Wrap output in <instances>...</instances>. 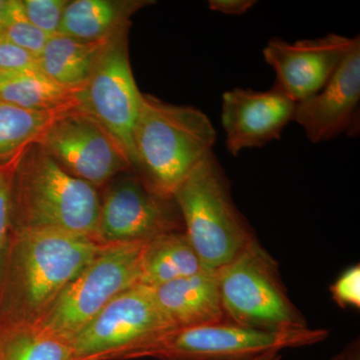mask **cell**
Listing matches in <instances>:
<instances>
[{
	"label": "cell",
	"instance_id": "obj_1",
	"mask_svg": "<svg viewBox=\"0 0 360 360\" xmlns=\"http://www.w3.org/2000/svg\"><path fill=\"white\" fill-rule=\"evenodd\" d=\"M104 246L70 232L11 231L0 262V328L37 324Z\"/></svg>",
	"mask_w": 360,
	"mask_h": 360
},
{
	"label": "cell",
	"instance_id": "obj_2",
	"mask_svg": "<svg viewBox=\"0 0 360 360\" xmlns=\"http://www.w3.org/2000/svg\"><path fill=\"white\" fill-rule=\"evenodd\" d=\"M101 198L37 142L23 149L11 182V231H56L94 238Z\"/></svg>",
	"mask_w": 360,
	"mask_h": 360
},
{
	"label": "cell",
	"instance_id": "obj_3",
	"mask_svg": "<svg viewBox=\"0 0 360 360\" xmlns=\"http://www.w3.org/2000/svg\"><path fill=\"white\" fill-rule=\"evenodd\" d=\"M217 130L193 106L174 105L142 94L135 124V172L151 191L174 198V191L212 153Z\"/></svg>",
	"mask_w": 360,
	"mask_h": 360
},
{
	"label": "cell",
	"instance_id": "obj_4",
	"mask_svg": "<svg viewBox=\"0 0 360 360\" xmlns=\"http://www.w3.org/2000/svg\"><path fill=\"white\" fill-rule=\"evenodd\" d=\"M184 231L203 267L219 271L257 238L238 212L213 151L174 191Z\"/></svg>",
	"mask_w": 360,
	"mask_h": 360
},
{
	"label": "cell",
	"instance_id": "obj_5",
	"mask_svg": "<svg viewBox=\"0 0 360 360\" xmlns=\"http://www.w3.org/2000/svg\"><path fill=\"white\" fill-rule=\"evenodd\" d=\"M322 328L266 331L232 322L172 328L129 348L117 359L231 360L288 348L310 347L328 338Z\"/></svg>",
	"mask_w": 360,
	"mask_h": 360
},
{
	"label": "cell",
	"instance_id": "obj_6",
	"mask_svg": "<svg viewBox=\"0 0 360 360\" xmlns=\"http://www.w3.org/2000/svg\"><path fill=\"white\" fill-rule=\"evenodd\" d=\"M219 283L227 321L266 331L309 328L291 302L276 260L257 240L219 270Z\"/></svg>",
	"mask_w": 360,
	"mask_h": 360
},
{
	"label": "cell",
	"instance_id": "obj_7",
	"mask_svg": "<svg viewBox=\"0 0 360 360\" xmlns=\"http://www.w3.org/2000/svg\"><path fill=\"white\" fill-rule=\"evenodd\" d=\"M148 241L104 246L34 326L70 341L116 296L139 284Z\"/></svg>",
	"mask_w": 360,
	"mask_h": 360
},
{
	"label": "cell",
	"instance_id": "obj_8",
	"mask_svg": "<svg viewBox=\"0 0 360 360\" xmlns=\"http://www.w3.org/2000/svg\"><path fill=\"white\" fill-rule=\"evenodd\" d=\"M129 27L116 33L108 42L89 82L77 92V108L91 116L110 134L134 169V131L142 94L130 66Z\"/></svg>",
	"mask_w": 360,
	"mask_h": 360
},
{
	"label": "cell",
	"instance_id": "obj_9",
	"mask_svg": "<svg viewBox=\"0 0 360 360\" xmlns=\"http://www.w3.org/2000/svg\"><path fill=\"white\" fill-rule=\"evenodd\" d=\"M172 328L151 288L137 284L111 300L70 343L77 360H115L129 348Z\"/></svg>",
	"mask_w": 360,
	"mask_h": 360
},
{
	"label": "cell",
	"instance_id": "obj_10",
	"mask_svg": "<svg viewBox=\"0 0 360 360\" xmlns=\"http://www.w3.org/2000/svg\"><path fill=\"white\" fill-rule=\"evenodd\" d=\"M35 142L66 172L96 188L130 168L110 134L79 108L56 118Z\"/></svg>",
	"mask_w": 360,
	"mask_h": 360
},
{
	"label": "cell",
	"instance_id": "obj_11",
	"mask_svg": "<svg viewBox=\"0 0 360 360\" xmlns=\"http://www.w3.org/2000/svg\"><path fill=\"white\" fill-rule=\"evenodd\" d=\"M184 229L174 198L149 189L137 175L122 177L101 201L94 238L104 245L146 241Z\"/></svg>",
	"mask_w": 360,
	"mask_h": 360
},
{
	"label": "cell",
	"instance_id": "obj_12",
	"mask_svg": "<svg viewBox=\"0 0 360 360\" xmlns=\"http://www.w3.org/2000/svg\"><path fill=\"white\" fill-rule=\"evenodd\" d=\"M354 39L331 34L290 42L271 39L264 58L276 73V85L296 103L319 92L338 70Z\"/></svg>",
	"mask_w": 360,
	"mask_h": 360
},
{
	"label": "cell",
	"instance_id": "obj_13",
	"mask_svg": "<svg viewBox=\"0 0 360 360\" xmlns=\"http://www.w3.org/2000/svg\"><path fill=\"white\" fill-rule=\"evenodd\" d=\"M360 101V39L352 46L328 84L319 92L296 103L293 122L314 143L328 141L359 127Z\"/></svg>",
	"mask_w": 360,
	"mask_h": 360
},
{
	"label": "cell",
	"instance_id": "obj_14",
	"mask_svg": "<svg viewBox=\"0 0 360 360\" xmlns=\"http://www.w3.org/2000/svg\"><path fill=\"white\" fill-rule=\"evenodd\" d=\"M296 103L276 85L267 91L233 89L222 96L221 123L231 155L281 139L293 122Z\"/></svg>",
	"mask_w": 360,
	"mask_h": 360
},
{
	"label": "cell",
	"instance_id": "obj_15",
	"mask_svg": "<svg viewBox=\"0 0 360 360\" xmlns=\"http://www.w3.org/2000/svg\"><path fill=\"white\" fill-rule=\"evenodd\" d=\"M161 314L172 328L226 322L219 271L201 269L193 276L151 288Z\"/></svg>",
	"mask_w": 360,
	"mask_h": 360
},
{
	"label": "cell",
	"instance_id": "obj_16",
	"mask_svg": "<svg viewBox=\"0 0 360 360\" xmlns=\"http://www.w3.org/2000/svg\"><path fill=\"white\" fill-rule=\"evenodd\" d=\"M112 37L82 41L65 35H53L47 40L39 58L40 71L56 84L78 91L89 82Z\"/></svg>",
	"mask_w": 360,
	"mask_h": 360
},
{
	"label": "cell",
	"instance_id": "obj_17",
	"mask_svg": "<svg viewBox=\"0 0 360 360\" xmlns=\"http://www.w3.org/2000/svg\"><path fill=\"white\" fill-rule=\"evenodd\" d=\"M148 4L115 0L68 1L58 34L82 41L110 39L129 26V18L134 11Z\"/></svg>",
	"mask_w": 360,
	"mask_h": 360
},
{
	"label": "cell",
	"instance_id": "obj_18",
	"mask_svg": "<svg viewBox=\"0 0 360 360\" xmlns=\"http://www.w3.org/2000/svg\"><path fill=\"white\" fill-rule=\"evenodd\" d=\"M203 269L184 229L165 232L148 241L139 284L155 288L193 276Z\"/></svg>",
	"mask_w": 360,
	"mask_h": 360
},
{
	"label": "cell",
	"instance_id": "obj_19",
	"mask_svg": "<svg viewBox=\"0 0 360 360\" xmlns=\"http://www.w3.org/2000/svg\"><path fill=\"white\" fill-rule=\"evenodd\" d=\"M78 91L56 84L41 71L4 75L0 78V101L25 110L58 111L77 108Z\"/></svg>",
	"mask_w": 360,
	"mask_h": 360
},
{
	"label": "cell",
	"instance_id": "obj_20",
	"mask_svg": "<svg viewBox=\"0 0 360 360\" xmlns=\"http://www.w3.org/2000/svg\"><path fill=\"white\" fill-rule=\"evenodd\" d=\"M0 360H77L70 340L37 326L0 328Z\"/></svg>",
	"mask_w": 360,
	"mask_h": 360
},
{
	"label": "cell",
	"instance_id": "obj_21",
	"mask_svg": "<svg viewBox=\"0 0 360 360\" xmlns=\"http://www.w3.org/2000/svg\"><path fill=\"white\" fill-rule=\"evenodd\" d=\"M71 110H30L0 101V161L34 143L56 118Z\"/></svg>",
	"mask_w": 360,
	"mask_h": 360
},
{
	"label": "cell",
	"instance_id": "obj_22",
	"mask_svg": "<svg viewBox=\"0 0 360 360\" xmlns=\"http://www.w3.org/2000/svg\"><path fill=\"white\" fill-rule=\"evenodd\" d=\"M2 37L39 58L49 37L30 22L21 0H8L6 25Z\"/></svg>",
	"mask_w": 360,
	"mask_h": 360
},
{
	"label": "cell",
	"instance_id": "obj_23",
	"mask_svg": "<svg viewBox=\"0 0 360 360\" xmlns=\"http://www.w3.org/2000/svg\"><path fill=\"white\" fill-rule=\"evenodd\" d=\"M68 0H21L28 20L47 37L58 34Z\"/></svg>",
	"mask_w": 360,
	"mask_h": 360
},
{
	"label": "cell",
	"instance_id": "obj_24",
	"mask_svg": "<svg viewBox=\"0 0 360 360\" xmlns=\"http://www.w3.org/2000/svg\"><path fill=\"white\" fill-rule=\"evenodd\" d=\"M20 155L0 161V262L11 232V182Z\"/></svg>",
	"mask_w": 360,
	"mask_h": 360
},
{
	"label": "cell",
	"instance_id": "obj_25",
	"mask_svg": "<svg viewBox=\"0 0 360 360\" xmlns=\"http://www.w3.org/2000/svg\"><path fill=\"white\" fill-rule=\"evenodd\" d=\"M40 71L39 58L0 37V72L4 75Z\"/></svg>",
	"mask_w": 360,
	"mask_h": 360
},
{
	"label": "cell",
	"instance_id": "obj_26",
	"mask_svg": "<svg viewBox=\"0 0 360 360\" xmlns=\"http://www.w3.org/2000/svg\"><path fill=\"white\" fill-rule=\"evenodd\" d=\"M330 293L333 302L341 307L360 309V266L354 265L345 269L331 284Z\"/></svg>",
	"mask_w": 360,
	"mask_h": 360
},
{
	"label": "cell",
	"instance_id": "obj_27",
	"mask_svg": "<svg viewBox=\"0 0 360 360\" xmlns=\"http://www.w3.org/2000/svg\"><path fill=\"white\" fill-rule=\"evenodd\" d=\"M257 1L255 0H210L208 6L213 11L229 14V15H241L250 11Z\"/></svg>",
	"mask_w": 360,
	"mask_h": 360
},
{
	"label": "cell",
	"instance_id": "obj_28",
	"mask_svg": "<svg viewBox=\"0 0 360 360\" xmlns=\"http://www.w3.org/2000/svg\"><path fill=\"white\" fill-rule=\"evenodd\" d=\"M338 360H360L359 341H352L345 349L341 350L338 354Z\"/></svg>",
	"mask_w": 360,
	"mask_h": 360
},
{
	"label": "cell",
	"instance_id": "obj_29",
	"mask_svg": "<svg viewBox=\"0 0 360 360\" xmlns=\"http://www.w3.org/2000/svg\"><path fill=\"white\" fill-rule=\"evenodd\" d=\"M283 354L279 352H269L265 354L257 355V356L245 357V359L231 360H281Z\"/></svg>",
	"mask_w": 360,
	"mask_h": 360
},
{
	"label": "cell",
	"instance_id": "obj_30",
	"mask_svg": "<svg viewBox=\"0 0 360 360\" xmlns=\"http://www.w3.org/2000/svg\"><path fill=\"white\" fill-rule=\"evenodd\" d=\"M7 8H8V0H0V37L6 25Z\"/></svg>",
	"mask_w": 360,
	"mask_h": 360
},
{
	"label": "cell",
	"instance_id": "obj_31",
	"mask_svg": "<svg viewBox=\"0 0 360 360\" xmlns=\"http://www.w3.org/2000/svg\"><path fill=\"white\" fill-rule=\"evenodd\" d=\"M329 360H338V354H335V356L331 357Z\"/></svg>",
	"mask_w": 360,
	"mask_h": 360
},
{
	"label": "cell",
	"instance_id": "obj_32",
	"mask_svg": "<svg viewBox=\"0 0 360 360\" xmlns=\"http://www.w3.org/2000/svg\"><path fill=\"white\" fill-rule=\"evenodd\" d=\"M2 77H4V73L0 72V78H1Z\"/></svg>",
	"mask_w": 360,
	"mask_h": 360
}]
</instances>
